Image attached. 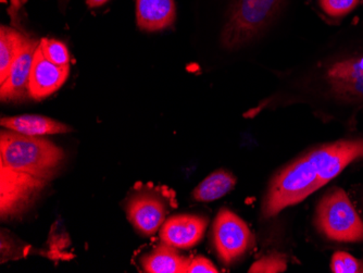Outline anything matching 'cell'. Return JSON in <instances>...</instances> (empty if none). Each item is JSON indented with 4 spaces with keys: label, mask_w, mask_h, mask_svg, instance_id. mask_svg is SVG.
<instances>
[{
    "label": "cell",
    "mask_w": 363,
    "mask_h": 273,
    "mask_svg": "<svg viewBox=\"0 0 363 273\" xmlns=\"http://www.w3.org/2000/svg\"><path fill=\"white\" fill-rule=\"evenodd\" d=\"M275 89L247 116L306 105L319 117L356 113L363 107V43L328 48L284 72Z\"/></svg>",
    "instance_id": "1"
},
{
    "label": "cell",
    "mask_w": 363,
    "mask_h": 273,
    "mask_svg": "<svg viewBox=\"0 0 363 273\" xmlns=\"http://www.w3.org/2000/svg\"><path fill=\"white\" fill-rule=\"evenodd\" d=\"M363 160V135L325 143L301 152L279 169L267 187L261 205L266 219L305 201L345 169Z\"/></svg>",
    "instance_id": "2"
},
{
    "label": "cell",
    "mask_w": 363,
    "mask_h": 273,
    "mask_svg": "<svg viewBox=\"0 0 363 273\" xmlns=\"http://www.w3.org/2000/svg\"><path fill=\"white\" fill-rule=\"evenodd\" d=\"M289 0H230L220 33L228 52L252 46L271 33L282 18Z\"/></svg>",
    "instance_id": "3"
},
{
    "label": "cell",
    "mask_w": 363,
    "mask_h": 273,
    "mask_svg": "<svg viewBox=\"0 0 363 273\" xmlns=\"http://www.w3.org/2000/svg\"><path fill=\"white\" fill-rule=\"evenodd\" d=\"M65 154L44 136H30L3 130L0 133V164L52 181L62 166Z\"/></svg>",
    "instance_id": "4"
},
{
    "label": "cell",
    "mask_w": 363,
    "mask_h": 273,
    "mask_svg": "<svg viewBox=\"0 0 363 273\" xmlns=\"http://www.w3.org/2000/svg\"><path fill=\"white\" fill-rule=\"evenodd\" d=\"M315 224L318 231L332 242H363V220L340 187H332L321 197L315 208Z\"/></svg>",
    "instance_id": "5"
},
{
    "label": "cell",
    "mask_w": 363,
    "mask_h": 273,
    "mask_svg": "<svg viewBox=\"0 0 363 273\" xmlns=\"http://www.w3.org/2000/svg\"><path fill=\"white\" fill-rule=\"evenodd\" d=\"M50 181L0 164V217L20 219L30 211Z\"/></svg>",
    "instance_id": "6"
},
{
    "label": "cell",
    "mask_w": 363,
    "mask_h": 273,
    "mask_svg": "<svg viewBox=\"0 0 363 273\" xmlns=\"http://www.w3.org/2000/svg\"><path fill=\"white\" fill-rule=\"evenodd\" d=\"M212 236L218 256L225 264L238 262L254 245L246 222L228 208H222L214 219Z\"/></svg>",
    "instance_id": "7"
},
{
    "label": "cell",
    "mask_w": 363,
    "mask_h": 273,
    "mask_svg": "<svg viewBox=\"0 0 363 273\" xmlns=\"http://www.w3.org/2000/svg\"><path fill=\"white\" fill-rule=\"evenodd\" d=\"M168 205L158 191L142 189L128 199L126 215L128 221L143 235L152 236L166 221Z\"/></svg>",
    "instance_id": "8"
},
{
    "label": "cell",
    "mask_w": 363,
    "mask_h": 273,
    "mask_svg": "<svg viewBox=\"0 0 363 273\" xmlns=\"http://www.w3.org/2000/svg\"><path fill=\"white\" fill-rule=\"evenodd\" d=\"M40 42L30 38L12 63L7 79L0 84V99L5 103H22L30 97L33 62Z\"/></svg>",
    "instance_id": "9"
},
{
    "label": "cell",
    "mask_w": 363,
    "mask_h": 273,
    "mask_svg": "<svg viewBox=\"0 0 363 273\" xmlns=\"http://www.w3.org/2000/svg\"><path fill=\"white\" fill-rule=\"evenodd\" d=\"M207 225L208 219L203 216H172L162 224L160 238L163 244L177 250H189L203 240Z\"/></svg>",
    "instance_id": "10"
},
{
    "label": "cell",
    "mask_w": 363,
    "mask_h": 273,
    "mask_svg": "<svg viewBox=\"0 0 363 273\" xmlns=\"http://www.w3.org/2000/svg\"><path fill=\"white\" fill-rule=\"evenodd\" d=\"M40 45V44H38ZM70 74V67H60L49 61L40 47L36 50L30 79V97L43 101L58 91Z\"/></svg>",
    "instance_id": "11"
},
{
    "label": "cell",
    "mask_w": 363,
    "mask_h": 273,
    "mask_svg": "<svg viewBox=\"0 0 363 273\" xmlns=\"http://www.w3.org/2000/svg\"><path fill=\"white\" fill-rule=\"evenodd\" d=\"M174 0H136V22L140 30L157 32L174 23Z\"/></svg>",
    "instance_id": "12"
},
{
    "label": "cell",
    "mask_w": 363,
    "mask_h": 273,
    "mask_svg": "<svg viewBox=\"0 0 363 273\" xmlns=\"http://www.w3.org/2000/svg\"><path fill=\"white\" fill-rule=\"evenodd\" d=\"M1 126L30 136L55 135L69 133L70 126L52 118L38 115H22L16 117H6L1 119Z\"/></svg>",
    "instance_id": "13"
},
{
    "label": "cell",
    "mask_w": 363,
    "mask_h": 273,
    "mask_svg": "<svg viewBox=\"0 0 363 273\" xmlns=\"http://www.w3.org/2000/svg\"><path fill=\"white\" fill-rule=\"evenodd\" d=\"M177 248L162 244L142 258V266L148 273H187L191 260L182 256Z\"/></svg>",
    "instance_id": "14"
},
{
    "label": "cell",
    "mask_w": 363,
    "mask_h": 273,
    "mask_svg": "<svg viewBox=\"0 0 363 273\" xmlns=\"http://www.w3.org/2000/svg\"><path fill=\"white\" fill-rule=\"evenodd\" d=\"M236 178L230 171L220 169L208 175L193 191V197L199 203H211L228 194L235 187Z\"/></svg>",
    "instance_id": "15"
},
{
    "label": "cell",
    "mask_w": 363,
    "mask_h": 273,
    "mask_svg": "<svg viewBox=\"0 0 363 273\" xmlns=\"http://www.w3.org/2000/svg\"><path fill=\"white\" fill-rule=\"evenodd\" d=\"M28 40V36L16 28L5 26L0 28V84L7 79L12 63Z\"/></svg>",
    "instance_id": "16"
},
{
    "label": "cell",
    "mask_w": 363,
    "mask_h": 273,
    "mask_svg": "<svg viewBox=\"0 0 363 273\" xmlns=\"http://www.w3.org/2000/svg\"><path fill=\"white\" fill-rule=\"evenodd\" d=\"M40 50L43 55L52 61L57 66H69L70 63V54L68 48L60 40H52V38H42L40 40Z\"/></svg>",
    "instance_id": "17"
},
{
    "label": "cell",
    "mask_w": 363,
    "mask_h": 273,
    "mask_svg": "<svg viewBox=\"0 0 363 273\" xmlns=\"http://www.w3.org/2000/svg\"><path fill=\"white\" fill-rule=\"evenodd\" d=\"M287 269V258L282 252H271L255 262L248 272L281 273Z\"/></svg>",
    "instance_id": "18"
},
{
    "label": "cell",
    "mask_w": 363,
    "mask_h": 273,
    "mask_svg": "<svg viewBox=\"0 0 363 273\" xmlns=\"http://www.w3.org/2000/svg\"><path fill=\"white\" fill-rule=\"evenodd\" d=\"M332 272L334 273H363V260L346 252H336L332 256Z\"/></svg>",
    "instance_id": "19"
},
{
    "label": "cell",
    "mask_w": 363,
    "mask_h": 273,
    "mask_svg": "<svg viewBox=\"0 0 363 273\" xmlns=\"http://www.w3.org/2000/svg\"><path fill=\"white\" fill-rule=\"evenodd\" d=\"M322 11L330 18L340 19L350 14L360 0H318Z\"/></svg>",
    "instance_id": "20"
},
{
    "label": "cell",
    "mask_w": 363,
    "mask_h": 273,
    "mask_svg": "<svg viewBox=\"0 0 363 273\" xmlns=\"http://www.w3.org/2000/svg\"><path fill=\"white\" fill-rule=\"evenodd\" d=\"M217 267L212 264L211 260L206 257L197 256L189 262L187 273H218Z\"/></svg>",
    "instance_id": "21"
},
{
    "label": "cell",
    "mask_w": 363,
    "mask_h": 273,
    "mask_svg": "<svg viewBox=\"0 0 363 273\" xmlns=\"http://www.w3.org/2000/svg\"><path fill=\"white\" fill-rule=\"evenodd\" d=\"M109 0H86V4L89 7L98 8L107 4Z\"/></svg>",
    "instance_id": "22"
},
{
    "label": "cell",
    "mask_w": 363,
    "mask_h": 273,
    "mask_svg": "<svg viewBox=\"0 0 363 273\" xmlns=\"http://www.w3.org/2000/svg\"><path fill=\"white\" fill-rule=\"evenodd\" d=\"M69 1H70V0H59V3H60L61 6L67 5V4L69 3Z\"/></svg>",
    "instance_id": "23"
}]
</instances>
